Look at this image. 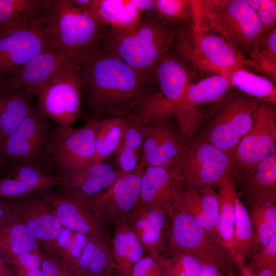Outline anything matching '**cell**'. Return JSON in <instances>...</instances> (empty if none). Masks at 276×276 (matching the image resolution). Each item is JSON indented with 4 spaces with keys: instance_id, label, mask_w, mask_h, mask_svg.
<instances>
[{
    "instance_id": "1",
    "label": "cell",
    "mask_w": 276,
    "mask_h": 276,
    "mask_svg": "<svg viewBox=\"0 0 276 276\" xmlns=\"http://www.w3.org/2000/svg\"><path fill=\"white\" fill-rule=\"evenodd\" d=\"M77 72L85 95L87 119L139 114L159 93L155 75L134 69L102 46Z\"/></svg>"
},
{
    "instance_id": "2",
    "label": "cell",
    "mask_w": 276,
    "mask_h": 276,
    "mask_svg": "<svg viewBox=\"0 0 276 276\" xmlns=\"http://www.w3.org/2000/svg\"><path fill=\"white\" fill-rule=\"evenodd\" d=\"M106 27L72 0H51L45 32L50 50L86 61L101 47Z\"/></svg>"
},
{
    "instance_id": "3",
    "label": "cell",
    "mask_w": 276,
    "mask_h": 276,
    "mask_svg": "<svg viewBox=\"0 0 276 276\" xmlns=\"http://www.w3.org/2000/svg\"><path fill=\"white\" fill-rule=\"evenodd\" d=\"M192 4L194 26L218 35L242 52L248 53L266 32L246 0L192 1Z\"/></svg>"
},
{
    "instance_id": "4",
    "label": "cell",
    "mask_w": 276,
    "mask_h": 276,
    "mask_svg": "<svg viewBox=\"0 0 276 276\" xmlns=\"http://www.w3.org/2000/svg\"><path fill=\"white\" fill-rule=\"evenodd\" d=\"M172 37V32L158 19L141 18L131 29L107 30L101 46L134 69L155 75L156 66Z\"/></svg>"
},
{
    "instance_id": "5",
    "label": "cell",
    "mask_w": 276,
    "mask_h": 276,
    "mask_svg": "<svg viewBox=\"0 0 276 276\" xmlns=\"http://www.w3.org/2000/svg\"><path fill=\"white\" fill-rule=\"evenodd\" d=\"M51 127L50 121L34 106L3 145L6 167L29 166L55 174L56 168L50 153Z\"/></svg>"
},
{
    "instance_id": "6",
    "label": "cell",
    "mask_w": 276,
    "mask_h": 276,
    "mask_svg": "<svg viewBox=\"0 0 276 276\" xmlns=\"http://www.w3.org/2000/svg\"><path fill=\"white\" fill-rule=\"evenodd\" d=\"M259 103L254 97L230 90L220 101L218 112L199 139L216 146L232 159L238 144L253 126Z\"/></svg>"
},
{
    "instance_id": "7",
    "label": "cell",
    "mask_w": 276,
    "mask_h": 276,
    "mask_svg": "<svg viewBox=\"0 0 276 276\" xmlns=\"http://www.w3.org/2000/svg\"><path fill=\"white\" fill-rule=\"evenodd\" d=\"M183 186L199 191L217 186L234 171L233 159L214 145L198 138L187 141L175 165L169 169Z\"/></svg>"
},
{
    "instance_id": "8",
    "label": "cell",
    "mask_w": 276,
    "mask_h": 276,
    "mask_svg": "<svg viewBox=\"0 0 276 276\" xmlns=\"http://www.w3.org/2000/svg\"><path fill=\"white\" fill-rule=\"evenodd\" d=\"M48 13L0 30V78L50 50L45 32Z\"/></svg>"
},
{
    "instance_id": "9",
    "label": "cell",
    "mask_w": 276,
    "mask_h": 276,
    "mask_svg": "<svg viewBox=\"0 0 276 276\" xmlns=\"http://www.w3.org/2000/svg\"><path fill=\"white\" fill-rule=\"evenodd\" d=\"M170 219L168 251L190 254L203 263L220 268L231 257L227 250L216 242L191 215L172 206L168 212Z\"/></svg>"
},
{
    "instance_id": "10",
    "label": "cell",
    "mask_w": 276,
    "mask_h": 276,
    "mask_svg": "<svg viewBox=\"0 0 276 276\" xmlns=\"http://www.w3.org/2000/svg\"><path fill=\"white\" fill-rule=\"evenodd\" d=\"M82 90L77 68L71 67L34 90L37 107L50 121L71 127L82 113Z\"/></svg>"
},
{
    "instance_id": "11",
    "label": "cell",
    "mask_w": 276,
    "mask_h": 276,
    "mask_svg": "<svg viewBox=\"0 0 276 276\" xmlns=\"http://www.w3.org/2000/svg\"><path fill=\"white\" fill-rule=\"evenodd\" d=\"M276 152V109L273 104L260 102L253 126L240 141L233 155L234 172L247 179L262 160Z\"/></svg>"
},
{
    "instance_id": "12",
    "label": "cell",
    "mask_w": 276,
    "mask_h": 276,
    "mask_svg": "<svg viewBox=\"0 0 276 276\" xmlns=\"http://www.w3.org/2000/svg\"><path fill=\"white\" fill-rule=\"evenodd\" d=\"M191 39L190 57L201 73L227 76L237 70L256 69L243 52L212 32L193 26Z\"/></svg>"
},
{
    "instance_id": "13",
    "label": "cell",
    "mask_w": 276,
    "mask_h": 276,
    "mask_svg": "<svg viewBox=\"0 0 276 276\" xmlns=\"http://www.w3.org/2000/svg\"><path fill=\"white\" fill-rule=\"evenodd\" d=\"M180 134L173 115L144 120L143 141L139 166L170 169L182 154L187 142Z\"/></svg>"
},
{
    "instance_id": "14",
    "label": "cell",
    "mask_w": 276,
    "mask_h": 276,
    "mask_svg": "<svg viewBox=\"0 0 276 276\" xmlns=\"http://www.w3.org/2000/svg\"><path fill=\"white\" fill-rule=\"evenodd\" d=\"M96 121L87 119L77 128L51 127L50 153L57 174L64 170L94 164Z\"/></svg>"
},
{
    "instance_id": "15",
    "label": "cell",
    "mask_w": 276,
    "mask_h": 276,
    "mask_svg": "<svg viewBox=\"0 0 276 276\" xmlns=\"http://www.w3.org/2000/svg\"><path fill=\"white\" fill-rule=\"evenodd\" d=\"M144 169L123 173L110 186L85 202L105 227L126 220L139 204Z\"/></svg>"
},
{
    "instance_id": "16",
    "label": "cell",
    "mask_w": 276,
    "mask_h": 276,
    "mask_svg": "<svg viewBox=\"0 0 276 276\" xmlns=\"http://www.w3.org/2000/svg\"><path fill=\"white\" fill-rule=\"evenodd\" d=\"M46 192L8 199L6 201L13 213L33 234L39 246L51 251L63 226L45 196Z\"/></svg>"
},
{
    "instance_id": "17",
    "label": "cell",
    "mask_w": 276,
    "mask_h": 276,
    "mask_svg": "<svg viewBox=\"0 0 276 276\" xmlns=\"http://www.w3.org/2000/svg\"><path fill=\"white\" fill-rule=\"evenodd\" d=\"M86 61L74 55L48 50L0 78V88L36 89L68 68H79Z\"/></svg>"
},
{
    "instance_id": "18",
    "label": "cell",
    "mask_w": 276,
    "mask_h": 276,
    "mask_svg": "<svg viewBox=\"0 0 276 276\" xmlns=\"http://www.w3.org/2000/svg\"><path fill=\"white\" fill-rule=\"evenodd\" d=\"M45 196L63 227L111 245V238L106 227L85 201L71 195L62 188L57 191H47Z\"/></svg>"
},
{
    "instance_id": "19",
    "label": "cell",
    "mask_w": 276,
    "mask_h": 276,
    "mask_svg": "<svg viewBox=\"0 0 276 276\" xmlns=\"http://www.w3.org/2000/svg\"><path fill=\"white\" fill-rule=\"evenodd\" d=\"M105 162L61 171L62 188L71 195L86 201L110 186L122 174Z\"/></svg>"
},
{
    "instance_id": "20",
    "label": "cell",
    "mask_w": 276,
    "mask_h": 276,
    "mask_svg": "<svg viewBox=\"0 0 276 276\" xmlns=\"http://www.w3.org/2000/svg\"><path fill=\"white\" fill-rule=\"evenodd\" d=\"M168 216L165 211L138 204L126 221L147 253L159 254L166 247L170 225Z\"/></svg>"
},
{
    "instance_id": "21",
    "label": "cell",
    "mask_w": 276,
    "mask_h": 276,
    "mask_svg": "<svg viewBox=\"0 0 276 276\" xmlns=\"http://www.w3.org/2000/svg\"><path fill=\"white\" fill-rule=\"evenodd\" d=\"M181 186L169 169L159 166L146 167L142 176L139 204L168 214Z\"/></svg>"
},
{
    "instance_id": "22",
    "label": "cell",
    "mask_w": 276,
    "mask_h": 276,
    "mask_svg": "<svg viewBox=\"0 0 276 276\" xmlns=\"http://www.w3.org/2000/svg\"><path fill=\"white\" fill-rule=\"evenodd\" d=\"M10 170L7 176L0 179V199H13L46 192L62 184L60 175L35 168L19 166Z\"/></svg>"
},
{
    "instance_id": "23",
    "label": "cell",
    "mask_w": 276,
    "mask_h": 276,
    "mask_svg": "<svg viewBox=\"0 0 276 276\" xmlns=\"http://www.w3.org/2000/svg\"><path fill=\"white\" fill-rule=\"evenodd\" d=\"M155 73L160 94V106L166 113L173 115L174 107L182 100L191 83L189 72L177 59L165 53L156 66Z\"/></svg>"
},
{
    "instance_id": "24",
    "label": "cell",
    "mask_w": 276,
    "mask_h": 276,
    "mask_svg": "<svg viewBox=\"0 0 276 276\" xmlns=\"http://www.w3.org/2000/svg\"><path fill=\"white\" fill-rule=\"evenodd\" d=\"M111 240V251L117 276H129L134 265L146 254L141 243L126 220L118 221Z\"/></svg>"
},
{
    "instance_id": "25",
    "label": "cell",
    "mask_w": 276,
    "mask_h": 276,
    "mask_svg": "<svg viewBox=\"0 0 276 276\" xmlns=\"http://www.w3.org/2000/svg\"><path fill=\"white\" fill-rule=\"evenodd\" d=\"M35 96L33 89L0 88V132L4 143L33 107L32 100Z\"/></svg>"
},
{
    "instance_id": "26",
    "label": "cell",
    "mask_w": 276,
    "mask_h": 276,
    "mask_svg": "<svg viewBox=\"0 0 276 276\" xmlns=\"http://www.w3.org/2000/svg\"><path fill=\"white\" fill-rule=\"evenodd\" d=\"M82 10L111 30H127L133 27L141 18V11L129 1L91 0Z\"/></svg>"
},
{
    "instance_id": "27",
    "label": "cell",
    "mask_w": 276,
    "mask_h": 276,
    "mask_svg": "<svg viewBox=\"0 0 276 276\" xmlns=\"http://www.w3.org/2000/svg\"><path fill=\"white\" fill-rule=\"evenodd\" d=\"M217 187L219 202L218 233L222 245L232 258L236 219L235 201L238 195L234 171L228 172Z\"/></svg>"
},
{
    "instance_id": "28",
    "label": "cell",
    "mask_w": 276,
    "mask_h": 276,
    "mask_svg": "<svg viewBox=\"0 0 276 276\" xmlns=\"http://www.w3.org/2000/svg\"><path fill=\"white\" fill-rule=\"evenodd\" d=\"M71 270L77 276H112L115 265L110 245L88 237L83 251Z\"/></svg>"
},
{
    "instance_id": "29",
    "label": "cell",
    "mask_w": 276,
    "mask_h": 276,
    "mask_svg": "<svg viewBox=\"0 0 276 276\" xmlns=\"http://www.w3.org/2000/svg\"><path fill=\"white\" fill-rule=\"evenodd\" d=\"M126 118L124 131L115 152L120 170L125 173L134 171L139 166L144 123V120L137 114Z\"/></svg>"
},
{
    "instance_id": "30",
    "label": "cell",
    "mask_w": 276,
    "mask_h": 276,
    "mask_svg": "<svg viewBox=\"0 0 276 276\" xmlns=\"http://www.w3.org/2000/svg\"><path fill=\"white\" fill-rule=\"evenodd\" d=\"M39 246L33 234L13 213L11 219L0 229V252L6 262L33 252Z\"/></svg>"
},
{
    "instance_id": "31",
    "label": "cell",
    "mask_w": 276,
    "mask_h": 276,
    "mask_svg": "<svg viewBox=\"0 0 276 276\" xmlns=\"http://www.w3.org/2000/svg\"><path fill=\"white\" fill-rule=\"evenodd\" d=\"M246 179L252 204L275 200L276 152L261 162Z\"/></svg>"
},
{
    "instance_id": "32",
    "label": "cell",
    "mask_w": 276,
    "mask_h": 276,
    "mask_svg": "<svg viewBox=\"0 0 276 276\" xmlns=\"http://www.w3.org/2000/svg\"><path fill=\"white\" fill-rule=\"evenodd\" d=\"M126 118H110L96 121L94 164L105 162L115 153L124 131Z\"/></svg>"
},
{
    "instance_id": "33",
    "label": "cell",
    "mask_w": 276,
    "mask_h": 276,
    "mask_svg": "<svg viewBox=\"0 0 276 276\" xmlns=\"http://www.w3.org/2000/svg\"><path fill=\"white\" fill-rule=\"evenodd\" d=\"M232 87L227 76L212 75L197 83H191L187 87L183 98L178 103L198 106L220 101Z\"/></svg>"
},
{
    "instance_id": "34",
    "label": "cell",
    "mask_w": 276,
    "mask_h": 276,
    "mask_svg": "<svg viewBox=\"0 0 276 276\" xmlns=\"http://www.w3.org/2000/svg\"><path fill=\"white\" fill-rule=\"evenodd\" d=\"M232 87L256 99L271 104L276 103V88L274 83L245 69H239L227 76Z\"/></svg>"
},
{
    "instance_id": "35",
    "label": "cell",
    "mask_w": 276,
    "mask_h": 276,
    "mask_svg": "<svg viewBox=\"0 0 276 276\" xmlns=\"http://www.w3.org/2000/svg\"><path fill=\"white\" fill-rule=\"evenodd\" d=\"M51 0H0V30L47 13Z\"/></svg>"
},
{
    "instance_id": "36",
    "label": "cell",
    "mask_w": 276,
    "mask_h": 276,
    "mask_svg": "<svg viewBox=\"0 0 276 276\" xmlns=\"http://www.w3.org/2000/svg\"><path fill=\"white\" fill-rule=\"evenodd\" d=\"M235 208L232 258L241 264L252 251L253 229L249 212L241 201L238 194L235 201Z\"/></svg>"
},
{
    "instance_id": "37",
    "label": "cell",
    "mask_w": 276,
    "mask_h": 276,
    "mask_svg": "<svg viewBox=\"0 0 276 276\" xmlns=\"http://www.w3.org/2000/svg\"><path fill=\"white\" fill-rule=\"evenodd\" d=\"M249 215L254 237L252 252L256 253L276 234L275 200L252 204Z\"/></svg>"
},
{
    "instance_id": "38",
    "label": "cell",
    "mask_w": 276,
    "mask_h": 276,
    "mask_svg": "<svg viewBox=\"0 0 276 276\" xmlns=\"http://www.w3.org/2000/svg\"><path fill=\"white\" fill-rule=\"evenodd\" d=\"M256 69L276 80V27L264 32L248 53Z\"/></svg>"
},
{
    "instance_id": "39",
    "label": "cell",
    "mask_w": 276,
    "mask_h": 276,
    "mask_svg": "<svg viewBox=\"0 0 276 276\" xmlns=\"http://www.w3.org/2000/svg\"><path fill=\"white\" fill-rule=\"evenodd\" d=\"M88 237L63 227L51 251L69 269L81 255Z\"/></svg>"
},
{
    "instance_id": "40",
    "label": "cell",
    "mask_w": 276,
    "mask_h": 276,
    "mask_svg": "<svg viewBox=\"0 0 276 276\" xmlns=\"http://www.w3.org/2000/svg\"><path fill=\"white\" fill-rule=\"evenodd\" d=\"M172 206L193 217L217 242L203 211L201 194L199 191L181 185Z\"/></svg>"
},
{
    "instance_id": "41",
    "label": "cell",
    "mask_w": 276,
    "mask_h": 276,
    "mask_svg": "<svg viewBox=\"0 0 276 276\" xmlns=\"http://www.w3.org/2000/svg\"><path fill=\"white\" fill-rule=\"evenodd\" d=\"M165 255L168 276H199L203 263L195 257L181 252Z\"/></svg>"
},
{
    "instance_id": "42",
    "label": "cell",
    "mask_w": 276,
    "mask_h": 276,
    "mask_svg": "<svg viewBox=\"0 0 276 276\" xmlns=\"http://www.w3.org/2000/svg\"><path fill=\"white\" fill-rule=\"evenodd\" d=\"M173 116L180 134L186 140L193 137L203 118V114L198 106L181 103L174 107Z\"/></svg>"
},
{
    "instance_id": "43",
    "label": "cell",
    "mask_w": 276,
    "mask_h": 276,
    "mask_svg": "<svg viewBox=\"0 0 276 276\" xmlns=\"http://www.w3.org/2000/svg\"><path fill=\"white\" fill-rule=\"evenodd\" d=\"M156 9L162 18L169 21L191 16L193 19L192 1L156 0Z\"/></svg>"
},
{
    "instance_id": "44",
    "label": "cell",
    "mask_w": 276,
    "mask_h": 276,
    "mask_svg": "<svg viewBox=\"0 0 276 276\" xmlns=\"http://www.w3.org/2000/svg\"><path fill=\"white\" fill-rule=\"evenodd\" d=\"M129 276H168L165 254L145 255L133 267Z\"/></svg>"
},
{
    "instance_id": "45",
    "label": "cell",
    "mask_w": 276,
    "mask_h": 276,
    "mask_svg": "<svg viewBox=\"0 0 276 276\" xmlns=\"http://www.w3.org/2000/svg\"><path fill=\"white\" fill-rule=\"evenodd\" d=\"M36 249L6 262L14 269L16 276H41V260Z\"/></svg>"
},
{
    "instance_id": "46",
    "label": "cell",
    "mask_w": 276,
    "mask_h": 276,
    "mask_svg": "<svg viewBox=\"0 0 276 276\" xmlns=\"http://www.w3.org/2000/svg\"><path fill=\"white\" fill-rule=\"evenodd\" d=\"M199 192L201 194L203 211L212 228L215 239L218 243L222 245L217 231L219 202L217 193L213 191L212 188H206Z\"/></svg>"
},
{
    "instance_id": "47",
    "label": "cell",
    "mask_w": 276,
    "mask_h": 276,
    "mask_svg": "<svg viewBox=\"0 0 276 276\" xmlns=\"http://www.w3.org/2000/svg\"><path fill=\"white\" fill-rule=\"evenodd\" d=\"M256 12L265 31L275 28L276 1L273 0H246Z\"/></svg>"
},
{
    "instance_id": "48",
    "label": "cell",
    "mask_w": 276,
    "mask_h": 276,
    "mask_svg": "<svg viewBox=\"0 0 276 276\" xmlns=\"http://www.w3.org/2000/svg\"><path fill=\"white\" fill-rule=\"evenodd\" d=\"M274 264H276V234L265 246L255 253L252 261V266L257 273Z\"/></svg>"
},
{
    "instance_id": "49",
    "label": "cell",
    "mask_w": 276,
    "mask_h": 276,
    "mask_svg": "<svg viewBox=\"0 0 276 276\" xmlns=\"http://www.w3.org/2000/svg\"><path fill=\"white\" fill-rule=\"evenodd\" d=\"M13 217L12 211L6 200L0 199V229Z\"/></svg>"
},
{
    "instance_id": "50",
    "label": "cell",
    "mask_w": 276,
    "mask_h": 276,
    "mask_svg": "<svg viewBox=\"0 0 276 276\" xmlns=\"http://www.w3.org/2000/svg\"><path fill=\"white\" fill-rule=\"evenodd\" d=\"M219 267L210 263H203L199 276H222Z\"/></svg>"
},
{
    "instance_id": "51",
    "label": "cell",
    "mask_w": 276,
    "mask_h": 276,
    "mask_svg": "<svg viewBox=\"0 0 276 276\" xmlns=\"http://www.w3.org/2000/svg\"><path fill=\"white\" fill-rule=\"evenodd\" d=\"M130 2L140 11H150L156 9L155 1L153 0H131Z\"/></svg>"
},
{
    "instance_id": "52",
    "label": "cell",
    "mask_w": 276,
    "mask_h": 276,
    "mask_svg": "<svg viewBox=\"0 0 276 276\" xmlns=\"http://www.w3.org/2000/svg\"><path fill=\"white\" fill-rule=\"evenodd\" d=\"M0 276H16L14 269L4 260L0 252Z\"/></svg>"
},
{
    "instance_id": "53",
    "label": "cell",
    "mask_w": 276,
    "mask_h": 276,
    "mask_svg": "<svg viewBox=\"0 0 276 276\" xmlns=\"http://www.w3.org/2000/svg\"><path fill=\"white\" fill-rule=\"evenodd\" d=\"M256 276H276V264L261 270Z\"/></svg>"
},
{
    "instance_id": "54",
    "label": "cell",
    "mask_w": 276,
    "mask_h": 276,
    "mask_svg": "<svg viewBox=\"0 0 276 276\" xmlns=\"http://www.w3.org/2000/svg\"><path fill=\"white\" fill-rule=\"evenodd\" d=\"M6 167L5 162L3 158L2 150L0 148V168Z\"/></svg>"
},
{
    "instance_id": "55",
    "label": "cell",
    "mask_w": 276,
    "mask_h": 276,
    "mask_svg": "<svg viewBox=\"0 0 276 276\" xmlns=\"http://www.w3.org/2000/svg\"><path fill=\"white\" fill-rule=\"evenodd\" d=\"M243 274L244 276H256L252 274L251 271L247 270L246 269L243 270Z\"/></svg>"
},
{
    "instance_id": "56",
    "label": "cell",
    "mask_w": 276,
    "mask_h": 276,
    "mask_svg": "<svg viewBox=\"0 0 276 276\" xmlns=\"http://www.w3.org/2000/svg\"><path fill=\"white\" fill-rule=\"evenodd\" d=\"M3 143H4V141H3L2 136L1 132H0V148L2 149V147H3Z\"/></svg>"
},
{
    "instance_id": "57",
    "label": "cell",
    "mask_w": 276,
    "mask_h": 276,
    "mask_svg": "<svg viewBox=\"0 0 276 276\" xmlns=\"http://www.w3.org/2000/svg\"><path fill=\"white\" fill-rule=\"evenodd\" d=\"M112 276H117V275L114 273Z\"/></svg>"
},
{
    "instance_id": "58",
    "label": "cell",
    "mask_w": 276,
    "mask_h": 276,
    "mask_svg": "<svg viewBox=\"0 0 276 276\" xmlns=\"http://www.w3.org/2000/svg\"><path fill=\"white\" fill-rule=\"evenodd\" d=\"M229 276H232V275H230Z\"/></svg>"
}]
</instances>
